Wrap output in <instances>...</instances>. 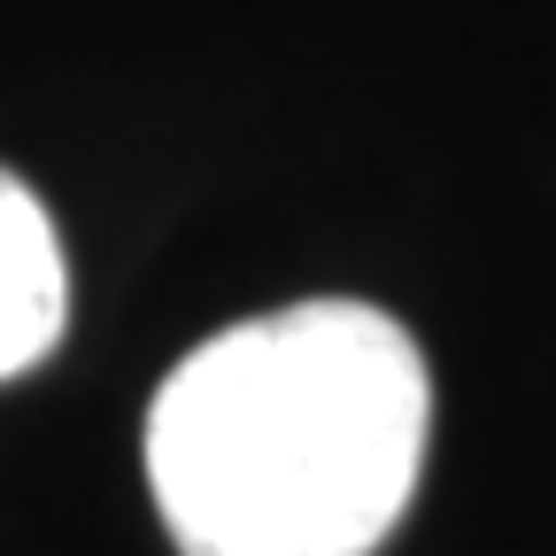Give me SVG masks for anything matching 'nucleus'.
<instances>
[{
  "label": "nucleus",
  "mask_w": 556,
  "mask_h": 556,
  "mask_svg": "<svg viewBox=\"0 0 556 556\" xmlns=\"http://www.w3.org/2000/svg\"><path fill=\"white\" fill-rule=\"evenodd\" d=\"M433 371L379 302L255 309L163 371L139 464L178 556H371L426 471Z\"/></svg>",
  "instance_id": "obj_1"
},
{
  "label": "nucleus",
  "mask_w": 556,
  "mask_h": 556,
  "mask_svg": "<svg viewBox=\"0 0 556 556\" xmlns=\"http://www.w3.org/2000/svg\"><path fill=\"white\" fill-rule=\"evenodd\" d=\"M70 325V263L47 201L0 170V379H24L31 364L54 356Z\"/></svg>",
  "instance_id": "obj_2"
}]
</instances>
